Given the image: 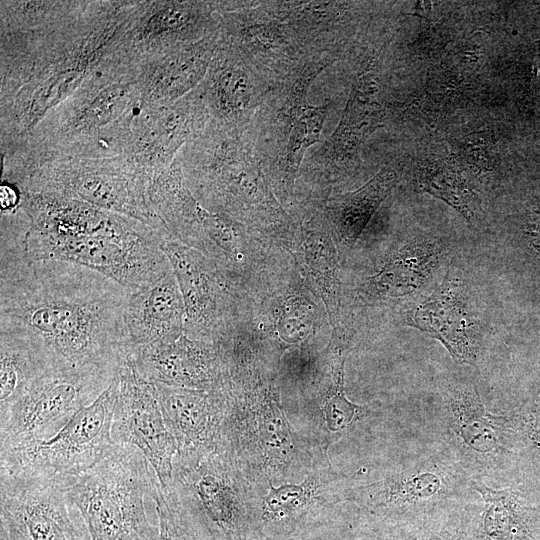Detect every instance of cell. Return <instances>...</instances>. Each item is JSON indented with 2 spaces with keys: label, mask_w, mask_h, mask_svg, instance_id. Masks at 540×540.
<instances>
[{
  "label": "cell",
  "mask_w": 540,
  "mask_h": 540,
  "mask_svg": "<svg viewBox=\"0 0 540 540\" xmlns=\"http://www.w3.org/2000/svg\"><path fill=\"white\" fill-rule=\"evenodd\" d=\"M209 120L197 88L168 105L143 103L142 112L133 119L125 155L154 179L173 163L182 146L204 131Z\"/></svg>",
  "instance_id": "cell-13"
},
{
  "label": "cell",
  "mask_w": 540,
  "mask_h": 540,
  "mask_svg": "<svg viewBox=\"0 0 540 540\" xmlns=\"http://www.w3.org/2000/svg\"><path fill=\"white\" fill-rule=\"evenodd\" d=\"M532 84H540V41L538 42V50L532 61Z\"/></svg>",
  "instance_id": "cell-34"
},
{
  "label": "cell",
  "mask_w": 540,
  "mask_h": 540,
  "mask_svg": "<svg viewBox=\"0 0 540 540\" xmlns=\"http://www.w3.org/2000/svg\"><path fill=\"white\" fill-rule=\"evenodd\" d=\"M118 374L90 405L79 410L53 437L0 452V470L46 475H76L113 449L112 419Z\"/></svg>",
  "instance_id": "cell-8"
},
{
  "label": "cell",
  "mask_w": 540,
  "mask_h": 540,
  "mask_svg": "<svg viewBox=\"0 0 540 540\" xmlns=\"http://www.w3.org/2000/svg\"><path fill=\"white\" fill-rule=\"evenodd\" d=\"M219 44L218 29L200 41L174 48L141 64L143 103L168 105L195 90L206 77Z\"/></svg>",
  "instance_id": "cell-21"
},
{
  "label": "cell",
  "mask_w": 540,
  "mask_h": 540,
  "mask_svg": "<svg viewBox=\"0 0 540 540\" xmlns=\"http://www.w3.org/2000/svg\"><path fill=\"white\" fill-rule=\"evenodd\" d=\"M327 66L321 60L308 62L286 97L283 110L287 118V140L284 157L281 160L274 182V191L284 208L290 213L295 210L294 196L295 175L303 160L306 150L319 141L326 119L325 106H313L306 103L307 91L314 78Z\"/></svg>",
  "instance_id": "cell-20"
},
{
  "label": "cell",
  "mask_w": 540,
  "mask_h": 540,
  "mask_svg": "<svg viewBox=\"0 0 540 540\" xmlns=\"http://www.w3.org/2000/svg\"><path fill=\"white\" fill-rule=\"evenodd\" d=\"M436 506L412 514V521L394 533L393 540H488L479 521L451 516L450 519H438Z\"/></svg>",
  "instance_id": "cell-29"
},
{
  "label": "cell",
  "mask_w": 540,
  "mask_h": 540,
  "mask_svg": "<svg viewBox=\"0 0 540 540\" xmlns=\"http://www.w3.org/2000/svg\"><path fill=\"white\" fill-rule=\"evenodd\" d=\"M404 323L437 339L456 362L475 363L477 324L466 289L452 269L429 296L405 313Z\"/></svg>",
  "instance_id": "cell-17"
},
{
  "label": "cell",
  "mask_w": 540,
  "mask_h": 540,
  "mask_svg": "<svg viewBox=\"0 0 540 540\" xmlns=\"http://www.w3.org/2000/svg\"><path fill=\"white\" fill-rule=\"evenodd\" d=\"M343 361L338 365L333 384L324 406L325 419L328 427L338 431L350 424L358 406L348 401L343 392Z\"/></svg>",
  "instance_id": "cell-32"
},
{
  "label": "cell",
  "mask_w": 540,
  "mask_h": 540,
  "mask_svg": "<svg viewBox=\"0 0 540 540\" xmlns=\"http://www.w3.org/2000/svg\"><path fill=\"white\" fill-rule=\"evenodd\" d=\"M49 371L42 357L24 339L0 332V413Z\"/></svg>",
  "instance_id": "cell-27"
},
{
  "label": "cell",
  "mask_w": 540,
  "mask_h": 540,
  "mask_svg": "<svg viewBox=\"0 0 540 540\" xmlns=\"http://www.w3.org/2000/svg\"><path fill=\"white\" fill-rule=\"evenodd\" d=\"M129 294L87 267L30 260L0 246V332L24 339L50 371L117 374L134 348L125 322Z\"/></svg>",
  "instance_id": "cell-1"
},
{
  "label": "cell",
  "mask_w": 540,
  "mask_h": 540,
  "mask_svg": "<svg viewBox=\"0 0 540 540\" xmlns=\"http://www.w3.org/2000/svg\"><path fill=\"white\" fill-rule=\"evenodd\" d=\"M61 477L65 497L81 513L91 540H159L144 504L158 477L136 447L115 444L91 468Z\"/></svg>",
  "instance_id": "cell-5"
},
{
  "label": "cell",
  "mask_w": 540,
  "mask_h": 540,
  "mask_svg": "<svg viewBox=\"0 0 540 540\" xmlns=\"http://www.w3.org/2000/svg\"><path fill=\"white\" fill-rule=\"evenodd\" d=\"M149 496L156 506L159 540H207L182 512L171 490L164 489L159 480Z\"/></svg>",
  "instance_id": "cell-31"
},
{
  "label": "cell",
  "mask_w": 540,
  "mask_h": 540,
  "mask_svg": "<svg viewBox=\"0 0 540 540\" xmlns=\"http://www.w3.org/2000/svg\"><path fill=\"white\" fill-rule=\"evenodd\" d=\"M118 380L111 427L113 443L139 449L161 486L168 489L177 442L166 424L156 386L139 373L132 355L122 363Z\"/></svg>",
  "instance_id": "cell-10"
},
{
  "label": "cell",
  "mask_w": 540,
  "mask_h": 540,
  "mask_svg": "<svg viewBox=\"0 0 540 540\" xmlns=\"http://www.w3.org/2000/svg\"><path fill=\"white\" fill-rule=\"evenodd\" d=\"M185 306L173 269L141 290L130 292L125 322L134 347L169 344L184 334Z\"/></svg>",
  "instance_id": "cell-22"
},
{
  "label": "cell",
  "mask_w": 540,
  "mask_h": 540,
  "mask_svg": "<svg viewBox=\"0 0 540 540\" xmlns=\"http://www.w3.org/2000/svg\"><path fill=\"white\" fill-rule=\"evenodd\" d=\"M529 243L535 254L540 258V217L534 222L527 232Z\"/></svg>",
  "instance_id": "cell-33"
},
{
  "label": "cell",
  "mask_w": 540,
  "mask_h": 540,
  "mask_svg": "<svg viewBox=\"0 0 540 540\" xmlns=\"http://www.w3.org/2000/svg\"><path fill=\"white\" fill-rule=\"evenodd\" d=\"M215 3L143 2L124 37L129 56L144 64L174 48L200 41L219 29Z\"/></svg>",
  "instance_id": "cell-15"
},
{
  "label": "cell",
  "mask_w": 540,
  "mask_h": 540,
  "mask_svg": "<svg viewBox=\"0 0 540 540\" xmlns=\"http://www.w3.org/2000/svg\"><path fill=\"white\" fill-rule=\"evenodd\" d=\"M442 258L439 244L413 239L392 249L382 265L358 286L368 301H392L423 288Z\"/></svg>",
  "instance_id": "cell-24"
},
{
  "label": "cell",
  "mask_w": 540,
  "mask_h": 540,
  "mask_svg": "<svg viewBox=\"0 0 540 540\" xmlns=\"http://www.w3.org/2000/svg\"><path fill=\"white\" fill-rule=\"evenodd\" d=\"M398 178L397 169L386 166L354 191L307 203L332 234L341 264L348 259L359 237L396 185Z\"/></svg>",
  "instance_id": "cell-23"
},
{
  "label": "cell",
  "mask_w": 540,
  "mask_h": 540,
  "mask_svg": "<svg viewBox=\"0 0 540 540\" xmlns=\"http://www.w3.org/2000/svg\"><path fill=\"white\" fill-rule=\"evenodd\" d=\"M117 374L95 368L43 374L0 413V452L53 437Z\"/></svg>",
  "instance_id": "cell-7"
},
{
  "label": "cell",
  "mask_w": 540,
  "mask_h": 540,
  "mask_svg": "<svg viewBox=\"0 0 540 540\" xmlns=\"http://www.w3.org/2000/svg\"><path fill=\"white\" fill-rule=\"evenodd\" d=\"M168 428L179 446L198 445L208 426L207 396L199 391L154 383Z\"/></svg>",
  "instance_id": "cell-26"
},
{
  "label": "cell",
  "mask_w": 540,
  "mask_h": 540,
  "mask_svg": "<svg viewBox=\"0 0 540 540\" xmlns=\"http://www.w3.org/2000/svg\"><path fill=\"white\" fill-rule=\"evenodd\" d=\"M152 181L125 154L105 158L49 157L33 164L17 187L80 200L169 234L150 200Z\"/></svg>",
  "instance_id": "cell-6"
},
{
  "label": "cell",
  "mask_w": 540,
  "mask_h": 540,
  "mask_svg": "<svg viewBox=\"0 0 540 540\" xmlns=\"http://www.w3.org/2000/svg\"><path fill=\"white\" fill-rule=\"evenodd\" d=\"M219 35L223 43L242 55L267 81L295 75L309 54L289 26L259 2L226 8Z\"/></svg>",
  "instance_id": "cell-12"
},
{
  "label": "cell",
  "mask_w": 540,
  "mask_h": 540,
  "mask_svg": "<svg viewBox=\"0 0 540 540\" xmlns=\"http://www.w3.org/2000/svg\"><path fill=\"white\" fill-rule=\"evenodd\" d=\"M269 89V81L221 39L197 88L210 120L231 128L244 127Z\"/></svg>",
  "instance_id": "cell-16"
},
{
  "label": "cell",
  "mask_w": 540,
  "mask_h": 540,
  "mask_svg": "<svg viewBox=\"0 0 540 540\" xmlns=\"http://www.w3.org/2000/svg\"><path fill=\"white\" fill-rule=\"evenodd\" d=\"M0 478L5 540H77L61 475L1 471Z\"/></svg>",
  "instance_id": "cell-11"
},
{
  "label": "cell",
  "mask_w": 540,
  "mask_h": 540,
  "mask_svg": "<svg viewBox=\"0 0 540 540\" xmlns=\"http://www.w3.org/2000/svg\"><path fill=\"white\" fill-rule=\"evenodd\" d=\"M450 412L455 433L468 448L482 454L499 450L497 426L486 415L474 387L460 385L451 391Z\"/></svg>",
  "instance_id": "cell-28"
},
{
  "label": "cell",
  "mask_w": 540,
  "mask_h": 540,
  "mask_svg": "<svg viewBox=\"0 0 540 540\" xmlns=\"http://www.w3.org/2000/svg\"><path fill=\"white\" fill-rule=\"evenodd\" d=\"M150 198L171 237L206 256L244 301L266 294L296 269L292 255L274 240L204 208L180 172L159 178Z\"/></svg>",
  "instance_id": "cell-4"
},
{
  "label": "cell",
  "mask_w": 540,
  "mask_h": 540,
  "mask_svg": "<svg viewBox=\"0 0 540 540\" xmlns=\"http://www.w3.org/2000/svg\"><path fill=\"white\" fill-rule=\"evenodd\" d=\"M185 147L186 156L179 161L197 201L263 233L290 253L297 221L278 200L269 178L270 164L244 139L243 128L209 120Z\"/></svg>",
  "instance_id": "cell-3"
},
{
  "label": "cell",
  "mask_w": 540,
  "mask_h": 540,
  "mask_svg": "<svg viewBox=\"0 0 540 540\" xmlns=\"http://www.w3.org/2000/svg\"><path fill=\"white\" fill-rule=\"evenodd\" d=\"M168 237L136 219L49 192L20 190L17 207L1 214V244L30 260L87 267L129 292L172 270L160 247Z\"/></svg>",
  "instance_id": "cell-2"
},
{
  "label": "cell",
  "mask_w": 540,
  "mask_h": 540,
  "mask_svg": "<svg viewBox=\"0 0 540 540\" xmlns=\"http://www.w3.org/2000/svg\"><path fill=\"white\" fill-rule=\"evenodd\" d=\"M131 355L139 373L152 383L210 389L219 381L221 359L216 346L185 334L169 344L134 347Z\"/></svg>",
  "instance_id": "cell-19"
},
{
  "label": "cell",
  "mask_w": 540,
  "mask_h": 540,
  "mask_svg": "<svg viewBox=\"0 0 540 540\" xmlns=\"http://www.w3.org/2000/svg\"><path fill=\"white\" fill-rule=\"evenodd\" d=\"M474 488L486 504L480 524L488 540H536V509L524 493L494 491L479 484Z\"/></svg>",
  "instance_id": "cell-25"
},
{
  "label": "cell",
  "mask_w": 540,
  "mask_h": 540,
  "mask_svg": "<svg viewBox=\"0 0 540 540\" xmlns=\"http://www.w3.org/2000/svg\"><path fill=\"white\" fill-rule=\"evenodd\" d=\"M419 187L441 199L468 222L475 217L474 195L459 172L446 163H431L421 167L418 178Z\"/></svg>",
  "instance_id": "cell-30"
},
{
  "label": "cell",
  "mask_w": 540,
  "mask_h": 540,
  "mask_svg": "<svg viewBox=\"0 0 540 540\" xmlns=\"http://www.w3.org/2000/svg\"><path fill=\"white\" fill-rule=\"evenodd\" d=\"M379 93L373 72L363 73L354 83L338 126L314 155L310 184L312 193H319L318 201L329 197L339 173L349 167L365 140L383 125L385 110Z\"/></svg>",
  "instance_id": "cell-14"
},
{
  "label": "cell",
  "mask_w": 540,
  "mask_h": 540,
  "mask_svg": "<svg viewBox=\"0 0 540 540\" xmlns=\"http://www.w3.org/2000/svg\"><path fill=\"white\" fill-rule=\"evenodd\" d=\"M291 255L310 291L322 301L332 329L342 327L341 259L328 227L315 210L297 208Z\"/></svg>",
  "instance_id": "cell-18"
},
{
  "label": "cell",
  "mask_w": 540,
  "mask_h": 540,
  "mask_svg": "<svg viewBox=\"0 0 540 540\" xmlns=\"http://www.w3.org/2000/svg\"><path fill=\"white\" fill-rule=\"evenodd\" d=\"M178 281L184 306V334L216 343L239 318L246 301L227 284L199 251L171 236L160 245Z\"/></svg>",
  "instance_id": "cell-9"
}]
</instances>
